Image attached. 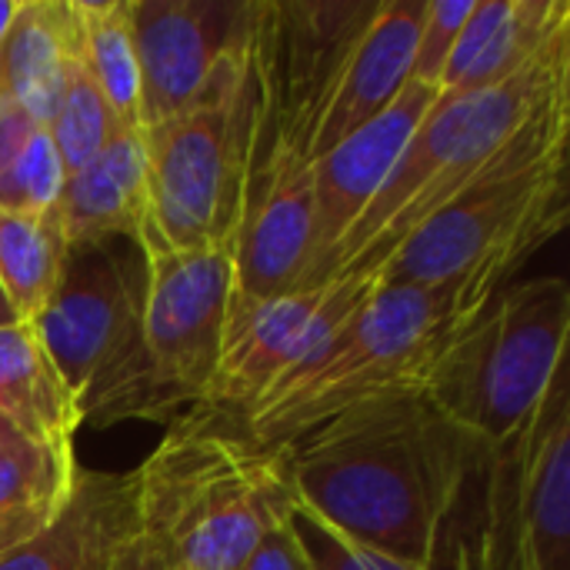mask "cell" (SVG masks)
I'll return each mask as SVG.
<instances>
[{
  "mask_svg": "<svg viewBox=\"0 0 570 570\" xmlns=\"http://www.w3.org/2000/svg\"><path fill=\"white\" fill-rule=\"evenodd\" d=\"M134 481L137 538L157 570H240L294 504L284 451L207 411L170 421Z\"/></svg>",
  "mask_w": 570,
  "mask_h": 570,
  "instance_id": "cell-4",
  "label": "cell"
},
{
  "mask_svg": "<svg viewBox=\"0 0 570 570\" xmlns=\"http://www.w3.org/2000/svg\"><path fill=\"white\" fill-rule=\"evenodd\" d=\"M287 524L297 534V541H301V548H304V554H307L314 570H428L421 564L391 558V554H384L377 548H367V544L354 541L351 534L327 524L321 514H314L297 498L291 504Z\"/></svg>",
  "mask_w": 570,
  "mask_h": 570,
  "instance_id": "cell-26",
  "label": "cell"
},
{
  "mask_svg": "<svg viewBox=\"0 0 570 570\" xmlns=\"http://www.w3.org/2000/svg\"><path fill=\"white\" fill-rule=\"evenodd\" d=\"M17 10H20V0H0V43H3V37H7V30H10Z\"/></svg>",
  "mask_w": 570,
  "mask_h": 570,
  "instance_id": "cell-31",
  "label": "cell"
},
{
  "mask_svg": "<svg viewBox=\"0 0 570 570\" xmlns=\"http://www.w3.org/2000/svg\"><path fill=\"white\" fill-rule=\"evenodd\" d=\"M77 57L124 130L140 127V67L130 0H73Z\"/></svg>",
  "mask_w": 570,
  "mask_h": 570,
  "instance_id": "cell-22",
  "label": "cell"
},
{
  "mask_svg": "<svg viewBox=\"0 0 570 570\" xmlns=\"http://www.w3.org/2000/svg\"><path fill=\"white\" fill-rule=\"evenodd\" d=\"M40 130V124L0 90V174L17 160V154L27 147V140Z\"/></svg>",
  "mask_w": 570,
  "mask_h": 570,
  "instance_id": "cell-29",
  "label": "cell"
},
{
  "mask_svg": "<svg viewBox=\"0 0 570 570\" xmlns=\"http://www.w3.org/2000/svg\"><path fill=\"white\" fill-rule=\"evenodd\" d=\"M570 284L531 277L508 284L438 364L428 397L488 451L511 444L568 364Z\"/></svg>",
  "mask_w": 570,
  "mask_h": 570,
  "instance_id": "cell-6",
  "label": "cell"
},
{
  "mask_svg": "<svg viewBox=\"0 0 570 570\" xmlns=\"http://www.w3.org/2000/svg\"><path fill=\"white\" fill-rule=\"evenodd\" d=\"M120 244L67 247L60 277L30 321L83 421L164 417L140 331L144 261L130 267Z\"/></svg>",
  "mask_w": 570,
  "mask_h": 570,
  "instance_id": "cell-7",
  "label": "cell"
},
{
  "mask_svg": "<svg viewBox=\"0 0 570 570\" xmlns=\"http://www.w3.org/2000/svg\"><path fill=\"white\" fill-rule=\"evenodd\" d=\"M63 234L57 214H10L0 210V291L20 324H30L63 267Z\"/></svg>",
  "mask_w": 570,
  "mask_h": 570,
  "instance_id": "cell-23",
  "label": "cell"
},
{
  "mask_svg": "<svg viewBox=\"0 0 570 570\" xmlns=\"http://www.w3.org/2000/svg\"><path fill=\"white\" fill-rule=\"evenodd\" d=\"M471 10H474V0H428L424 23H421L417 47H414V67H411L414 83H428V87L441 83L448 57H451Z\"/></svg>",
  "mask_w": 570,
  "mask_h": 570,
  "instance_id": "cell-27",
  "label": "cell"
},
{
  "mask_svg": "<svg viewBox=\"0 0 570 570\" xmlns=\"http://www.w3.org/2000/svg\"><path fill=\"white\" fill-rule=\"evenodd\" d=\"M73 448L17 441L0 451V558L40 538L77 491Z\"/></svg>",
  "mask_w": 570,
  "mask_h": 570,
  "instance_id": "cell-21",
  "label": "cell"
},
{
  "mask_svg": "<svg viewBox=\"0 0 570 570\" xmlns=\"http://www.w3.org/2000/svg\"><path fill=\"white\" fill-rule=\"evenodd\" d=\"M570 27L568 0H474L438 83L441 100L491 90Z\"/></svg>",
  "mask_w": 570,
  "mask_h": 570,
  "instance_id": "cell-17",
  "label": "cell"
},
{
  "mask_svg": "<svg viewBox=\"0 0 570 570\" xmlns=\"http://www.w3.org/2000/svg\"><path fill=\"white\" fill-rule=\"evenodd\" d=\"M124 127L117 124V117L110 114L107 100L100 97L97 83L90 80V73L83 70L77 50H73V63L63 83V94L57 100V110L47 124V134L60 154V164L67 174L80 170L87 160H94Z\"/></svg>",
  "mask_w": 570,
  "mask_h": 570,
  "instance_id": "cell-24",
  "label": "cell"
},
{
  "mask_svg": "<svg viewBox=\"0 0 570 570\" xmlns=\"http://www.w3.org/2000/svg\"><path fill=\"white\" fill-rule=\"evenodd\" d=\"M377 271H341L324 284L297 287L237 317L227 327L220 361L197 411L237 424L277 377L327 344L377 291Z\"/></svg>",
  "mask_w": 570,
  "mask_h": 570,
  "instance_id": "cell-10",
  "label": "cell"
},
{
  "mask_svg": "<svg viewBox=\"0 0 570 570\" xmlns=\"http://www.w3.org/2000/svg\"><path fill=\"white\" fill-rule=\"evenodd\" d=\"M77 50L73 0H20L0 43V90L40 127L50 124Z\"/></svg>",
  "mask_w": 570,
  "mask_h": 570,
  "instance_id": "cell-19",
  "label": "cell"
},
{
  "mask_svg": "<svg viewBox=\"0 0 570 570\" xmlns=\"http://www.w3.org/2000/svg\"><path fill=\"white\" fill-rule=\"evenodd\" d=\"M438 100V87L407 83L404 94L371 124L334 144L327 154L311 160V190H314V247L301 287L324 284L327 267L347 230L371 207L397 157L404 154L411 134Z\"/></svg>",
  "mask_w": 570,
  "mask_h": 570,
  "instance_id": "cell-13",
  "label": "cell"
},
{
  "mask_svg": "<svg viewBox=\"0 0 570 570\" xmlns=\"http://www.w3.org/2000/svg\"><path fill=\"white\" fill-rule=\"evenodd\" d=\"M240 570H314L311 568V561H307V554H304V548H301V541H297V534L291 531V524L284 521L281 528H274L257 548H254V554L244 561V568Z\"/></svg>",
  "mask_w": 570,
  "mask_h": 570,
  "instance_id": "cell-28",
  "label": "cell"
},
{
  "mask_svg": "<svg viewBox=\"0 0 570 570\" xmlns=\"http://www.w3.org/2000/svg\"><path fill=\"white\" fill-rule=\"evenodd\" d=\"M281 451L301 504L367 548L438 570L444 528L481 444L428 394H391L327 417Z\"/></svg>",
  "mask_w": 570,
  "mask_h": 570,
  "instance_id": "cell-1",
  "label": "cell"
},
{
  "mask_svg": "<svg viewBox=\"0 0 570 570\" xmlns=\"http://www.w3.org/2000/svg\"><path fill=\"white\" fill-rule=\"evenodd\" d=\"M568 127L570 27H564L504 83L431 104L384 187L334 250L327 281L341 271H374L401 237L488 174L568 154Z\"/></svg>",
  "mask_w": 570,
  "mask_h": 570,
  "instance_id": "cell-2",
  "label": "cell"
},
{
  "mask_svg": "<svg viewBox=\"0 0 570 570\" xmlns=\"http://www.w3.org/2000/svg\"><path fill=\"white\" fill-rule=\"evenodd\" d=\"M17 441H23V438L13 431V424H10V421L0 414V451H7V448H10V444H17Z\"/></svg>",
  "mask_w": 570,
  "mask_h": 570,
  "instance_id": "cell-32",
  "label": "cell"
},
{
  "mask_svg": "<svg viewBox=\"0 0 570 570\" xmlns=\"http://www.w3.org/2000/svg\"><path fill=\"white\" fill-rule=\"evenodd\" d=\"M0 414L33 444L73 448L83 424L30 324L0 327Z\"/></svg>",
  "mask_w": 570,
  "mask_h": 570,
  "instance_id": "cell-20",
  "label": "cell"
},
{
  "mask_svg": "<svg viewBox=\"0 0 570 570\" xmlns=\"http://www.w3.org/2000/svg\"><path fill=\"white\" fill-rule=\"evenodd\" d=\"M501 291L478 277L377 284L327 344L254 401L237 428L261 448H281L364 401L424 394L444 354Z\"/></svg>",
  "mask_w": 570,
  "mask_h": 570,
  "instance_id": "cell-3",
  "label": "cell"
},
{
  "mask_svg": "<svg viewBox=\"0 0 570 570\" xmlns=\"http://www.w3.org/2000/svg\"><path fill=\"white\" fill-rule=\"evenodd\" d=\"M67 170L60 164V154L47 134V127H40L27 147L17 154V160L0 174V210L10 214H53L60 190H63Z\"/></svg>",
  "mask_w": 570,
  "mask_h": 570,
  "instance_id": "cell-25",
  "label": "cell"
},
{
  "mask_svg": "<svg viewBox=\"0 0 570 570\" xmlns=\"http://www.w3.org/2000/svg\"><path fill=\"white\" fill-rule=\"evenodd\" d=\"M10 324H20V321H17V314H13L10 301H7V297H3V291H0V327H10Z\"/></svg>",
  "mask_w": 570,
  "mask_h": 570,
  "instance_id": "cell-33",
  "label": "cell"
},
{
  "mask_svg": "<svg viewBox=\"0 0 570 570\" xmlns=\"http://www.w3.org/2000/svg\"><path fill=\"white\" fill-rule=\"evenodd\" d=\"M137 534V481L127 474L80 471L63 514L30 544L0 558V570H110Z\"/></svg>",
  "mask_w": 570,
  "mask_h": 570,
  "instance_id": "cell-16",
  "label": "cell"
},
{
  "mask_svg": "<svg viewBox=\"0 0 570 570\" xmlns=\"http://www.w3.org/2000/svg\"><path fill=\"white\" fill-rule=\"evenodd\" d=\"M568 154H551L528 167L494 170L407 237L374 267L381 284H444L478 277L514 284V274L568 227Z\"/></svg>",
  "mask_w": 570,
  "mask_h": 570,
  "instance_id": "cell-8",
  "label": "cell"
},
{
  "mask_svg": "<svg viewBox=\"0 0 570 570\" xmlns=\"http://www.w3.org/2000/svg\"><path fill=\"white\" fill-rule=\"evenodd\" d=\"M428 0H384L354 43L344 70L314 124L307 160L327 154L334 144L381 117L411 83L414 47L424 23Z\"/></svg>",
  "mask_w": 570,
  "mask_h": 570,
  "instance_id": "cell-15",
  "label": "cell"
},
{
  "mask_svg": "<svg viewBox=\"0 0 570 570\" xmlns=\"http://www.w3.org/2000/svg\"><path fill=\"white\" fill-rule=\"evenodd\" d=\"M57 224L67 247L100 240H140L147 220L144 130H120L94 160L67 174Z\"/></svg>",
  "mask_w": 570,
  "mask_h": 570,
  "instance_id": "cell-18",
  "label": "cell"
},
{
  "mask_svg": "<svg viewBox=\"0 0 570 570\" xmlns=\"http://www.w3.org/2000/svg\"><path fill=\"white\" fill-rule=\"evenodd\" d=\"M257 124L261 97L250 40V50L224 70L200 104L144 130L147 220L137 247L234 244Z\"/></svg>",
  "mask_w": 570,
  "mask_h": 570,
  "instance_id": "cell-5",
  "label": "cell"
},
{
  "mask_svg": "<svg viewBox=\"0 0 570 570\" xmlns=\"http://www.w3.org/2000/svg\"><path fill=\"white\" fill-rule=\"evenodd\" d=\"M514 570H568L570 561V377L554 374L528 428L511 441Z\"/></svg>",
  "mask_w": 570,
  "mask_h": 570,
  "instance_id": "cell-14",
  "label": "cell"
},
{
  "mask_svg": "<svg viewBox=\"0 0 570 570\" xmlns=\"http://www.w3.org/2000/svg\"><path fill=\"white\" fill-rule=\"evenodd\" d=\"M261 3L130 0L140 67V127H157L200 104L254 40Z\"/></svg>",
  "mask_w": 570,
  "mask_h": 570,
  "instance_id": "cell-11",
  "label": "cell"
},
{
  "mask_svg": "<svg viewBox=\"0 0 570 570\" xmlns=\"http://www.w3.org/2000/svg\"><path fill=\"white\" fill-rule=\"evenodd\" d=\"M110 570H157L154 568V561H150V554L144 551V544H140V538L134 534L124 548H120V554L114 558V564Z\"/></svg>",
  "mask_w": 570,
  "mask_h": 570,
  "instance_id": "cell-30",
  "label": "cell"
},
{
  "mask_svg": "<svg viewBox=\"0 0 570 570\" xmlns=\"http://www.w3.org/2000/svg\"><path fill=\"white\" fill-rule=\"evenodd\" d=\"M140 257L144 354L164 417L184 404L197 411L207 397L227 337L234 244H207L190 250L140 247Z\"/></svg>",
  "mask_w": 570,
  "mask_h": 570,
  "instance_id": "cell-9",
  "label": "cell"
},
{
  "mask_svg": "<svg viewBox=\"0 0 570 570\" xmlns=\"http://www.w3.org/2000/svg\"><path fill=\"white\" fill-rule=\"evenodd\" d=\"M314 247L311 160L277 147L250 174L234 234V284L227 327L281 294L301 287Z\"/></svg>",
  "mask_w": 570,
  "mask_h": 570,
  "instance_id": "cell-12",
  "label": "cell"
}]
</instances>
